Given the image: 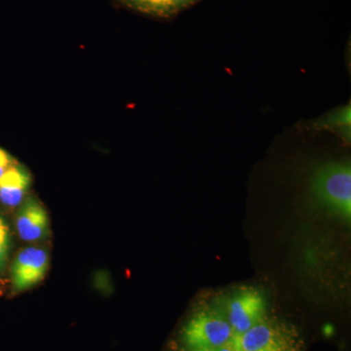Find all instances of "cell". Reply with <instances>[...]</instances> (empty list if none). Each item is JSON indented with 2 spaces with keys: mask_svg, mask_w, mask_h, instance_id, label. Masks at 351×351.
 Masks as SVG:
<instances>
[{
  "mask_svg": "<svg viewBox=\"0 0 351 351\" xmlns=\"http://www.w3.org/2000/svg\"><path fill=\"white\" fill-rule=\"evenodd\" d=\"M31 186V175L22 166L14 164L0 177V201L9 207L21 204Z\"/></svg>",
  "mask_w": 351,
  "mask_h": 351,
  "instance_id": "cell-7",
  "label": "cell"
},
{
  "mask_svg": "<svg viewBox=\"0 0 351 351\" xmlns=\"http://www.w3.org/2000/svg\"><path fill=\"white\" fill-rule=\"evenodd\" d=\"M10 232L5 219L0 216V274L5 269L10 250Z\"/></svg>",
  "mask_w": 351,
  "mask_h": 351,
  "instance_id": "cell-8",
  "label": "cell"
},
{
  "mask_svg": "<svg viewBox=\"0 0 351 351\" xmlns=\"http://www.w3.org/2000/svg\"><path fill=\"white\" fill-rule=\"evenodd\" d=\"M14 164L15 163H14L12 157L9 156L4 149H0V177Z\"/></svg>",
  "mask_w": 351,
  "mask_h": 351,
  "instance_id": "cell-9",
  "label": "cell"
},
{
  "mask_svg": "<svg viewBox=\"0 0 351 351\" xmlns=\"http://www.w3.org/2000/svg\"><path fill=\"white\" fill-rule=\"evenodd\" d=\"M232 338V329L226 316L212 309L193 314L182 330V341L189 350L225 346Z\"/></svg>",
  "mask_w": 351,
  "mask_h": 351,
  "instance_id": "cell-3",
  "label": "cell"
},
{
  "mask_svg": "<svg viewBox=\"0 0 351 351\" xmlns=\"http://www.w3.org/2000/svg\"><path fill=\"white\" fill-rule=\"evenodd\" d=\"M226 318L233 336L249 331L265 318V298L260 291L244 288L235 293L226 302Z\"/></svg>",
  "mask_w": 351,
  "mask_h": 351,
  "instance_id": "cell-4",
  "label": "cell"
},
{
  "mask_svg": "<svg viewBox=\"0 0 351 351\" xmlns=\"http://www.w3.org/2000/svg\"><path fill=\"white\" fill-rule=\"evenodd\" d=\"M311 193L323 207L346 221L351 216V169L350 163L332 162L314 173Z\"/></svg>",
  "mask_w": 351,
  "mask_h": 351,
  "instance_id": "cell-1",
  "label": "cell"
},
{
  "mask_svg": "<svg viewBox=\"0 0 351 351\" xmlns=\"http://www.w3.org/2000/svg\"><path fill=\"white\" fill-rule=\"evenodd\" d=\"M16 226L21 239L24 241H39L49 235V216L40 202L34 198H29L18 212Z\"/></svg>",
  "mask_w": 351,
  "mask_h": 351,
  "instance_id": "cell-6",
  "label": "cell"
},
{
  "mask_svg": "<svg viewBox=\"0 0 351 351\" xmlns=\"http://www.w3.org/2000/svg\"><path fill=\"white\" fill-rule=\"evenodd\" d=\"M141 3L154 8H165L169 7L174 3L175 0H137Z\"/></svg>",
  "mask_w": 351,
  "mask_h": 351,
  "instance_id": "cell-10",
  "label": "cell"
},
{
  "mask_svg": "<svg viewBox=\"0 0 351 351\" xmlns=\"http://www.w3.org/2000/svg\"><path fill=\"white\" fill-rule=\"evenodd\" d=\"M235 351H304L301 335L294 327L265 318L249 331L232 339Z\"/></svg>",
  "mask_w": 351,
  "mask_h": 351,
  "instance_id": "cell-2",
  "label": "cell"
},
{
  "mask_svg": "<svg viewBox=\"0 0 351 351\" xmlns=\"http://www.w3.org/2000/svg\"><path fill=\"white\" fill-rule=\"evenodd\" d=\"M189 351H235L233 348L232 341L225 346H214V348H201V350H193Z\"/></svg>",
  "mask_w": 351,
  "mask_h": 351,
  "instance_id": "cell-11",
  "label": "cell"
},
{
  "mask_svg": "<svg viewBox=\"0 0 351 351\" xmlns=\"http://www.w3.org/2000/svg\"><path fill=\"white\" fill-rule=\"evenodd\" d=\"M48 252L41 247H27L18 254L11 267V279L16 292H24L38 285L49 269Z\"/></svg>",
  "mask_w": 351,
  "mask_h": 351,
  "instance_id": "cell-5",
  "label": "cell"
},
{
  "mask_svg": "<svg viewBox=\"0 0 351 351\" xmlns=\"http://www.w3.org/2000/svg\"><path fill=\"white\" fill-rule=\"evenodd\" d=\"M175 1H184V0H175Z\"/></svg>",
  "mask_w": 351,
  "mask_h": 351,
  "instance_id": "cell-12",
  "label": "cell"
}]
</instances>
